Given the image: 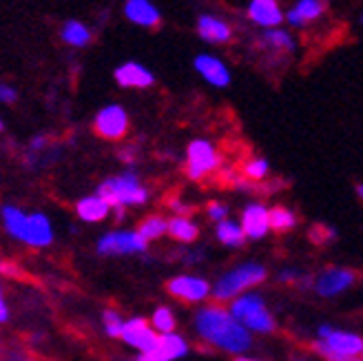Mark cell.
Segmentation results:
<instances>
[{
    "label": "cell",
    "instance_id": "obj_34",
    "mask_svg": "<svg viewBox=\"0 0 363 361\" xmlns=\"http://www.w3.org/2000/svg\"><path fill=\"white\" fill-rule=\"evenodd\" d=\"M138 361H167L164 357H162L160 352H157V348L155 350H151V352H144V355H140V359Z\"/></svg>",
    "mask_w": 363,
    "mask_h": 361
},
{
    "label": "cell",
    "instance_id": "obj_39",
    "mask_svg": "<svg viewBox=\"0 0 363 361\" xmlns=\"http://www.w3.org/2000/svg\"><path fill=\"white\" fill-rule=\"evenodd\" d=\"M357 195H359V200L363 202V184H357Z\"/></svg>",
    "mask_w": 363,
    "mask_h": 361
},
{
    "label": "cell",
    "instance_id": "obj_31",
    "mask_svg": "<svg viewBox=\"0 0 363 361\" xmlns=\"http://www.w3.org/2000/svg\"><path fill=\"white\" fill-rule=\"evenodd\" d=\"M270 167H268V160L264 157H252L246 162V167H244V173L248 179H255V182H259V179H264L268 175Z\"/></svg>",
    "mask_w": 363,
    "mask_h": 361
},
{
    "label": "cell",
    "instance_id": "obj_32",
    "mask_svg": "<svg viewBox=\"0 0 363 361\" xmlns=\"http://www.w3.org/2000/svg\"><path fill=\"white\" fill-rule=\"evenodd\" d=\"M206 215H208V218H211L215 224H220V222L228 220V218H226V215H228V209H226V204H222V202H208V204H206Z\"/></svg>",
    "mask_w": 363,
    "mask_h": 361
},
{
    "label": "cell",
    "instance_id": "obj_14",
    "mask_svg": "<svg viewBox=\"0 0 363 361\" xmlns=\"http://www.w3.org/2000/svg\"><path fill=\"white\" fill-rule=\"evenodd\" d=\"M113 80L122 87V89H149L155 78L151 74V69H147L144 65L129 60L122 62L116 71H113Z\"/></svg>",
    "mask_w": 363,
    "mask_h": 361
},
{
    "label": "cell",
    "instance_id": "obj_37",
    "mask_svg": "<svg viewBox=\"0 0 363 361\" xmlns=\"http://www.w3.org/2000/svg\"><path fill=\"white\" fill-rule=\"evenodd\" d=\"M120 160H122V162H126V165H131V162L135 160V151H133V149L122 151V153H120Z\"/></svg>",
    "mask_w": 363,
    "mask_h": 361
},
{
    "label": "cell",
    "instance_id": "obj_36",
    "mask_svg": "<svg viewBox=\"0 0 363 361\" xmlns=\"http://www.w3.org/2000/svg\"><path fill=\"white\" fill-rule=\"evenodd\" d=\"M9 319V306H7V301L5 299H0V321H7Z\"/></svg>",
    "mask_w": 363,
    "mask_h": 361
},
{
    "label": "cell",
    "instance_id": "obj_5",
    "mask_svg": "<svg viewBox=\"0 0 363 361\" xmlns=\"http://www.w3.org/2000/svg\"><path fill=\"white\" fill-rule=\"evenodd\" d=\"M222 169V155L208 140H193L186 147V175L195 182Z\"/></svg>",
    "mask_w": 363,
    "mask_h": 361
},
{
    "label": "cell",
    "instance_id": "obj_28",
    "mask_svg": "<svg viewBox=\"0 0 363 361\" xmlns=\"http://www.w3.org/2000/svg\"><path fill=\"white\" fill-rule=\"evenodd\" d=\"M297 224L295 213L286 206H272L270 209V228L277 233H286Z\"/></svg>",
    "mask_w": 363,
    "mask_h": 361
},
{
    "label": "cell",
    "instance_id": "obj_21",
    "mask_svg": "<svg viewBox=\"0 0 363 361\" xmlns=\"http://www.w3.org/2000/svg\"><path fill=\"white\" fill-rule=\"evenodd\" d=\"M91 38H94V33H91V29L80 21H67L60 27V40L67 43L69 47H78V49L86 47Z\"/></svg>",
    "mask_w": 363,
    "mask_h": 361
},
{
    "label": "cell",
    "instance_id": "obj_26",
    "mask_svg": "<svg viewBox=\"0 0 363 361\" xmlns=\"http://www.w3.org/2000/svg\"><path fill=\"white\" fill-rule=\"evenodd\" d=\"M262 43L266 49L275 51V53H290L295 49L293 35H290L288 31H281V29H266V33L262 35Z\"/></svg>",
    "mask_w": 363,
    "mask_h": 361
},
{
    "label": "cell",
    "instance_id": "obj_17",
    "mask_svg": "<svg viewBox=\"0 0 363 361\" xmlns=\"http://www.w3.org/2000/svg\"><path fill=\"white\" fill-rule=\"evenodd\" d=\"M124 16H126V21H131L133 25L149 27V29H155L162 23V13L151 0H126Z\"/></svg>",
    "mask_w": 363,
    "mask_h": 361
},
{
    "label": "cell",
    "instance_id": "obj_9",
    "mask_svg": "<svg viewBox=\"0 0 363 361\" xmlns=\"http://www.w3.org/2000/svg\"><path fill=\"white\" fill-rule=\"evenodd\" d=\"M167 291L173 297L182 299V301L199 304V301H204L208 295H213V286L206 279H202V277H195V275H177V277L169 279Z\"/></svg>",
    "mask_w": 363,
    "mask_h": 361
},
{
    "label": "cell",
    "instance_id": "obj_1",
    "mask_svg": "<svg viewBox=\"0 0 363 361\" xmlns=\"http://www.w3.org/2000/svg\"><path fill=\"white\" fill-rule=\"evenodd\" d=\"M195 331L211 346L228 355L242 357L252 344V333L246 331L228 309H220L217 304L204 306V309L197 311Z\"/></svg>",
    "mask_w": 363,
    "mask_h": 361
},
{
    "label": "cell",
    "instance_id": "obj_38",
    "mask_svg": "<svg viewBox=\"0 0 363 361\" xmlns=\"http://www.w3.org/2000/svg\"><path fill=\"white\" fill-rule=\"evenodd\" d=\"M235 361H264V359H255V357H238V359H235Z\"/></svg>",
    "mask_w": 363,
    "mask_h": 361
},
{
    "label": "cell",
    "instance_id": "obj_3",
    "mask_svg": "<svg viewBox=\"0 0 363 361\" xmlns=\"http://www.w3.org/2000/svg\"><path fill=\"white\" fill-rule=\"evenodd\" d=\"M268 277V270L264 264L244 262L240 266L230 268L226 275H222L213 286V297L217 301H233L246 295L248 288L259 286Z\"/></svg>",
    "mask_w": 363,
    "mask_h": 361
},
{
    "label": "cell",
    "instance_id": "obj_29",
    "mask_svg": "<svg viewBox=\"0 0 363 361\" xmlns=\"http://www.w3.org/2000/svg\"><path fill=\"white\" fill-rule=\"evenodd\" d=\"M151 326L157 335H167V333H175V317L171 313V309H167V306H157V309L153 311L151 315Z\"/></svg>",
    "mask_w": 363,
    "mask_h": 361
},
{
    "label": "cell",
    "instance_id": "obj_10",
    "mask_svg": "<svg viewBox=\"0 0 363 361\" xmlns=\"http://www.w3.org/2000/svg\"><path fill=\"white\" fill-rule=\"evenodd\" d=\"M354 282H357V275L350 268H339V266L325 268L315 279V291L321 297H337L341 293H346Z\"/></svg>",
    "mask_w": 363,
    "mask_h": 361
},
{
    "label": "cell",
    "instance_id": "obj_11",
    "mask_svg": "<svg viewBox=\"0 0 363 361\" xmlns=\"http://www.w3.org/2000/svg\"><path fill=\"white\" fill-rule=\"evenodd\" d=\"M323 348H328L337 355H343V357H361L363 352V339L361 335L357 333H350V331H335L330 328V333L317 339Z\"/></svg>",
    "mask_w": 363,
    "mask_h": 361
},
{
    "label": "cell",
    "instance_id": "obj_30",
    "mask_svg": "<svg viewBox=\"0 0 363 361\" xmlns=\"http://www.w3.org/2000/svg\"><path fill=\"white\" fill-rule=\"evenodd\" d=\"M102 326H104V333L108 337H122L124 326H126V319H122V315L118 311L106 309L102 313Z\"/></svg>",
    "mask_w": 363,
    "mask_h": 361
},
{
    "label": "cell",
    "instance_id": "obj_20",
    "mask_svg": "<svg viewBox=\"0 0 363 361\" xmlns=\"http://www.w3.org/2000/svg\"><path fill=\"white\" fill-rule=\"evenodd\" d=\"M76 213H78V218L82 222L94 224V222L106 220V215L111 213V204H108L104 197H100L98 193L96 195H86L76 204Z\"/></svg>",
    "mask_w": 363,
    "mask_h": 361
},
{
    "label": "cell",
    "instance_id": "obj_33",
    "mask_svg": "<svg viewBox=\"0 0 363 361\" xmlns=\"http://www.w3.org/2000/svg\"><path fill=\"white\" fill-rule=\"evenodd\" d=\"M0 100H3L5 104H13V102L18 100L16 89L9 87V84H3V87H0Z\"/></svg>",
    "mask_w": 363,
    "mask_h": 361
},
{
    "label": "cell",
    "instance_id": "obj_35",
    "mask_svg": "<svg viewBox=\"0 0 363 361\" xmlns=\"http://www.w3.org/2000/svg\"><path fill=\"white\" fill-rule=\"evenodd\" d=\"M45 144H47V140L38 135V138H33V140H31V144H29V149H31V151H40V149L45 147Z\"/></svg>",
    "mask_w": 363,
    "mask_h": 361
},
{
    "label": "cell",
    "instance_id": "obj_15",
    "mask_svg": "<svg viewBox=\"0 0 363 361\" xmlns=\"http://www.w3.org/2000/svg\"><path fill=\"white\" fill-rule=\"evenodd\" d=\"M246 16L264 29H277L286 18L277 0H250L246 7Z\"/></svg>",
    "mask_w": 363,
    "mask_h": 361
},
{
    "label": "cell",
    "instance_id": "obj_23",
    "mask_svg": "<svg viewBox=\"0 0 363 361\" xmlns=\"http://www.w3.org/2000/svg\"><path fill=\"white\" fill-rule=\"evenodd\" d=\"M0 215H3V226H5V231L9 233L13 240L21 242L23 240V233H25V226H27L29 213H25L23 209H18V206L5 204L3 211H0Z\"/></svg>",
    "mask_w": 363,
    "mask_h": 361
},
{
    "label": "cell",
    "instance_id": "obj_27",
    "mask_svg": "<svg viewBox=\"0 0 363 361\" xmlns=\"http://www.w3.org/2000/svg\"><path fill=\"white\" fill-rule=\"evenodd\" d=\"M138 231L147 242H155L169 233V222H167V218H162V215H151V218H147L138 226Z\"/></svg>",
    "mask_w": 363,
    "mask_h": 361
},
{
    "label": "cell",
    "instance_id": "obj_19",
    "mask_svg": "<svg viewBox=\"0 0 363 361\" xmlns=\"http://www.w3.org/2000/svg\"><path fill=\"white\" fill-rule=\"evenodd\" d=\"M325 9H328L325 0H297V5L286 13V21L293 27H306L308 23L317 21Z\"/></svg>",
    "mask_w": 363,
    "mask_h": 361
},
{
    "label": "cell",
    "instance_id": "obj_7",
    "mask_svg": "<svg viewBox=\"0 0 363 361\" xmlns=\"http://www.w3.org/2000/svg\"><path fill=\"white\" fill-rule=\"evenodd\" d=\"M94 131L104 140H120L129 131V113L120 104H106L94 118Z\"/></svg>",
    "mask_w": 363,
    "mask_h": 361
},
{
    "label": "cell",
    "instance_id": "obj_18",
    "mask_svg": "<svg viewBox=\"0 0 363 361\" xmlns=\"http://www.w3.org/2000/svg\"><path fill=\"white\" fill-rule=\"evenodd\" d=\"M197 33L199 38L213 43V45H224L233 38V27L220 18H215L211 13H204L197 18Z\"/></svg>",
    "mask_w": 363,
    "mask_h": 361
},
{
    "label": "cell",
    "instance_id": "obj_6",
    "mask_svg": "<svg viewBox=\"0 0 363 361\" xmlns=\"http://www.w3.org/2000/svg\"><path fill=\"white\" fill-rule=\"evenodd\" d=\"M149 248V242L140 235V231H111L98 240L96 250L100 255H133Z\"/></svg>",
    "mask_w": 363,
    "mask_h": 361
},
{
    "label": "cell",
    "instance_id": "obj_13",
    "mask_svg": "<svg viewBox=\"0 0 363 361\" xmlns=\"http://www.w3.org/2000/svg\"><path fill=\"white\" fill-rule=\"evenodd\" d=\"M193 67L199 76H202L208 84L217 87V89H224L230 84V71L224 65V60L211 56V53H199V56L193 60Z\"/></svg>",
    "mask_w": 363,
    "mask_h": 361
},
{
    "label": "cell",
    "instance_id": "obj_12",
    "mask_svg": "<svg viewBox=\"0 0 363 361\" xmlns=\"http://www.w3.org/2000/svg\"><path fill=\"white\" fill-rule=\"evenodd\" d=\"M242 228L248 240H264L270 231V209L252 202L242 211Z\"/></svg>",
    "mask_w": 363,
    "mask_h": 361
},
{
    "label": "cell",
    "instance_id": "obj_8",
    "mask_svg": "<svg viewBox=\"0 0 363 361\" xmlns=\"http://www.w3.org/2000/svg\"><path fill=\"white\" fill-rule=\"evenodd\" d=\"M122 341L126 346L135 348L140 355H144V352H151L157 348L160 335L153 331V326L144 317H131V319H126Z\"/></svg>",
    "mask_w": 363,
    "mask_h": 361
},
{
    "label": "cell",
    "instance_id": "obj_40",
    "mask_svg": "<svg viewBox=\"0 0 363 361\" xmlns=\"http://www.w3.org/2000/svg\"><path fill=\"white\" fill-rule=\"evenodd\" d=\"M361 361H363V352H361Z\"/></svg>",
    "mask_w": 363,
    "mask_h": 361
},
{
    "label": "cell",
    "instance_id": "obj_16",
    "mask_svg": "<svg viewBox=\"0 0 363 361\" xmlns=\"http://www.w3.org/2000/svg\"><path fill=\"white\" fill-rule=\"evenodd\" d=\"M21 242L31 248H47L53 242V226L45 213H29Z\"/></svg>",
    "mask_w": 363,
    "mask_h": 361
},
{
    "label": "cell",
    "instance_id": "obj_2",
    "mask_svg": "<svg viewBox=\"0 0 363 361\" xmlns=\"http://www.w3.org/2000/svg\"><path fill=\"white\" fill-rule=\"evenodd\" d=\"M98 195L111 204V209H131L142 206L149 200L147 187H142L135 171H124L118 175L106 177L98 187Z\"/></svg>",
    "mask_w": 363,
    "mask_h": 361
},
{
    "label": "cell",
    "instance_id": "obj_25",
    "mask_svg": "<svg viewBox=\"0 0 363 361\" xmlns=\"http://www.w3.org/2000/svg\"><path fill=\"white\" fill-rule=\"evenodd\" d=\"M169 235L177 242L189 244V242L197 240L199 228L191 218H186V215H173V218L169 220Z\"/></svg>",
    "mask_w": 363,
    "mask_h": 361
},
{
    "label": "cell",
    "instance_id": "obj_22",
    "mask_svg": "<svg viewBox=\"0 0 363 361\" xmlns=\"http://www.w3.org/2000/svg\"><path fill=\"white\" fill-rule=\"evenodd\" d=\"M215 238L228 248H240L248 240L242 228V222H233V220H224L220 224H215Z\"/></svg>",
    "mask_w": 363,
    "mask_h": 361
},
{
    "label": "cell",
    "instance_id": "obj_24",
    "mask_svg": "<svg viewBox=\"0 0 363 361\" xmlns=\"http://www.w3.org/2000/svg\"><path fill=\"white\" fill-rule=\"evenodd\" d=\"M157 352L164 357L167 361H175V359H182L189 352V344H186V339L182 337V335L167 333V335H160Z\"/></svg>",
    "mask_w": 363,
    "mask_h": 361
},
{
    "label": "cell",
    "instance_id": "obj_4",
    "mask_svg": "<svg viewBox=\"0 0 363 361\" xmlns=\"http://www.w3.org/2000/svg\"><path fill=\"white\" fill-rule=\"evenodd\" d=\"M228 311L250 333L268 335V333H272L277 328V321H275V317L270 315L268 306H266V301H264V297L259 293H246V295H242L238 299H233Z\"/></svg>",
    "mask_w": 363,
    "mask_h": 361
}]
</instances>
